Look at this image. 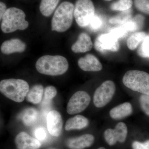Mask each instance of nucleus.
I'll list each match as a JSON object with an SVG mask.
<instances>
[{"instance_id":"f257e3e1","label":"nucleus","mask_w":149,"mask_h":149,"mask_svg":"<svg viewBox=\"0 0 149 149\" xmlns=\"http://www.w3.org/2000/svg\"><path fill=\"white\" fill-rule=\"evenodd\" d=\"M35 67L41 74L57 76L65 73L69 64L67 59L63 56L45 55L38 59Z\"/></svg>"},{"instance_id":"f03ea898","label":"nucleus","mask_w":149,"mask_h":149,"mask_svg":"<svg viewBox=\"0 0 149 149\" xmlns=\"http://www.w3.org/2000/svg\"><path fill=\"white\" fill-rule=\"evenodd\" d=\"M29 91V84L22 79H6L0 82L1 93L16 102H23Z\"/></svg>"},{"instance_id":"7ed1b4c3","label":"nucleus","mask_w":149,"mask_h":149,"mask_svg":"<svg viewBox=\"0 0 149 149\" xmlns=\"http://www.w3.org/2000/svg\"><path fill=\"white\" fill-rule=\"evenodd\" d=\"M74 6L68 1L63 2L56 9L52 20V31L65 32L71 27L74 16Z\"/></svg>"},{"instance_id":"20e7f679","label":"nucleus","mask_w":149,"mask_h":149,"mask_svg":"<svg viewBox=\"0 0 149 149\" xmlns=\"http://www.w3.org/2000/svg\"><path fill=\"white\" fill-rule=\"evenodd\" d=\"M25 17L24 12L20 9L15 7L7 9L2 18V31L5 33H9L27 29L29 23L25 20Z\"/></svg>"},{"instance_id":"39448f33","label":"nucleus","mask_w":149,"mask_h":149,"mask_svg":"<svg viewBox=\"0 0 149 149\" xmlns=\"http://www.w3.org/2000/svg\"><path fill=\"white\" fill-rule=\"evenodd\" d=\"M123 83L132 91L149 95V74L146 72L129 70L123 76Z\"/></svg>"},{"instance_id":"423d86ee","label":"nucleus","mask_w":149,"mask_h":149,"mask_svg":"<svg viewBox=\"0 0 149 149\" xmlns=\"http://www.w3.org/2000/svg\"><path fill=\"white\" fill-rule=\"evenodd\" d=\"M95 15V6L91 0H77L74 6V17L80 27H88Z\"/></svg>"},{"instance_id":"0eeeda50","label":"nucleus","mask_w":149,"mask_h":149,"mask_svg":"<svg viewBox=\"0 0 149 149\" xmlns=\"http://www.w3.org/2000/svg\"><path fill=\"white\" fill-rule=\"evenodd\" d=\"M115 85L111 80H107L97 88L94 93L93 102L95 106L101 108L112 99L115 92Z\"/></svg>"},{"instance_id":"6e6552de","label":"nucleus","mask_w":149,"mask_h":149,"mask_svg":"<svg viewBox=\"0 0 149 149\" xmlns=\"http://www.w3.org/2000/svg\"><path fill=\"white\" fill-rule=\"evenodd\" d=\"M91 101V97L88 93L85 91H77L70 99L67 111L70 115L80 113L87 108Z\"/></svg>"},{"instance_id":"1a4fd4ad","label":"nucleus","mask_w":149,"mask_h":149,"mask_svg":"<svg viewBox=\"0 0 149 149\" xmlns=\"http://www.w3.org/2000/svg\"><path fill=\"white\" fill-rule=\"evenodd\" d=\"M95 48L101 53L117 52L120 49L118 38L111 33L101 34L96 38Z\"/></svg>"},{"instance_id":"9d476101","label":"nucleus","mask_w":149,"mask_h":149,"mask_svg":"<svg viewBox=\"0 0 149 149\" xmlns=\"http://www.w3.org/2000/svg\"><path fill=\"white\" fill-rule=\"evenodd\" d=\"M128 133V129L126 124L123 122H119L114 129H107L104 133L105 140L108 144L112 146L117 142H125Z\"/></svg>"},{"instance_id":"9b49d317","label":"nucleus","mask_w":149,"mask_h":149,"mask_svg":"<svg viewBox=\"0 0 149 149\" xmlns=\"http://www.w3.org/2000/svg\"><path fill=\"white\" fill-rule=\"evenodd\" d=\"M62 118L61 115L55 110L51 111L47 116V127L49 133L52 136L58 137L62 130Z\"/></svg>"},{"instance_id":"f8f14e48","label":"nucleus","mask_w":149,"mask_h":149,"mask_svg":"<svg viewBox=\"0 0 149 149\" xmlns=\"http://www.w3.org/2000/svg\"><path fill=\"white\" fill-rule=\"evenodd\" d=\"M15 142L17 149H39L41 146L40 141L24 132L17 134Z\"/></svg>"},{"instance_id":"ddd939ff","label":"nucleus","mask_w":149,"mask_h":149,"mask_svg":"<svg viewBox=\"0 0 149 149\" xmlns=\"http://www.w3.org/2000/svg\"><path fill=\"white\" fill-rule=\"evenodd\" d=\"M80 69L87 72H98L102 69V65L98 59L92 54H88L78 61Z\"/></svg>"},{"instance_id":"4468645a","label":"nucleus","mask_w":149,"mask_h":149,"mask_svg":"<svg viewBox=\"0 0 149 149\" xmlns=\"http://www.w3.org/2000/svg\"><path fill=\"white\" fill-rule=\"evenodd\" d=\"M94 141L95 138L93 135L86 134L68 139L66 144L68 148L72 149H83L91 146Z\"/></svg>"},{"instance_id":"2eb2a0df","label":"nucleus","mask_w":149,"mask_h":149,"mask_svg":"<svg viewBox=\"0 0 149 149\" xmlns=\"http://www.w3.org/2000/svg\"><path fill=\"white\" fill-rule=\"evenodd\" d=\"M25 43L18 39H13L5 41L1 47V52L5 54H10L15 53H22L26 49Z\"/></svg>"},{"instance_id":"dca6fc26","label":"nucleus","mask_w":149,"mask_h":149,"mask_svg":"<svg viewBox=\"0 0 149 149\" xmlns=\"http://www.w3.org/2000/svg\"><path fill=\"white\" fill-rule=\"evenodd\" d=\"M93 44L90 36L83 32L78 36L77 40L71 47V49L75 53H85L91 51Z\"/></svg>"},{"instance_id":"f3484780","label":"nucleus","mask_w":149,"mask_h":149,"mask_svg":"<svg viewBox=\"0 0 149 149\" xmlns=\"http://www.w3.org/2000/svg\"><path fill=\"white\" fill-rule=\"evenodd\" d=\"M19 118L24 125L29 127L32 126L39 119V111L35 108H27L22 112Z\"/></svg>"},{"instance_id":"a211bd4d","label":"nucleus","mask_w":149,"mask_h":149,"mask_svg":"<svg viewBox=\"0 0 149 149\" xmlns=\"http://www.w3.org/2000/svg\"><path fill=\"white\" fill-rule=\"evenodd\" d=\"M132 112L133 108L131 104L125 102L112 109L110 111V115L113 119L118 120L129 116Z\"/></svg>"},{"instance_id":"6ab92c4d","label":"nucleus","mask_w":149,"mask_h":149,"mask_svg":"<svg viewBox=\"0 0 149 149\" xmlns=\"http://www.w3.org/2000/svg\"><path fill=\"white\" fill-rule=\"evenodd\" d=\"M89 123V120L85 116L76 115L67 120L65 124V129L67 131L80 130L87 127Z\"/></svg>"},{"instance_id":"aec40b11","label":"nucleus","mask_w":149,"mask_h":149,"mask_svg":"<svg viewBox=\"0 0 149 149\" xmlns=\"http://www.w3.org/2000/svg\"><path fill=\"white\" fill-rule=\"evenodd\" d=\"M44 91L42 85L40 84L34 85L27 93L26 100L33 104L40 103L42 101Z\"/></svg>"},{"instance_id":"412c9836","label":"nucleus","mask_w":149,"mask_h":149,"mask_svg":"<svg viewBox=\"0 0 149 149\" xmlns=\"http://www.w3.org/2000/svg\"><path fill=\"white\" fill-rule=\"evenodd\" d=\"M60 0H41L40 10L41 13L45 17L50 16L56 9Z\"/></svg>"},{"instance_id":"4be33fe9","label":"nucleus","mask_w":149,"mask_h":149,"mask_svg":"<svg viewBox=\"0 0 149 149\" xmlns=\"http://www.w3.org/2000/svg\"><path fill=\"white\" fill-rule=\"evenodd\" d=\"M147 37V34L144 32H135L128 37L127 45L130 50H134L138 47L139 44L143 42Z\"/></svg>"},{"instance_id":"5701e85b","label":"nucleus","mask_w":149,"mask_h":149,"mask_svg":"<svg viewBox=\"0 0 149 149\" xmlns=\"http://www.w3.org/2000/svg\"><path fill=\"white\" fill-rule=\"evenodd\" d=\"M132 12L131 9L122 11L121 13L111 17L109 22L111 24H123L130 20L132 17Z\"/></svg>"},{"instance_id":"b1692460","label":"nucleus","mask_w":149,"mask_h":149,"mask_svg":"<svg viewBox=\"0 0 149 149\" xmlns=\"http://www.w3.org/2000/svg\"><path fill=\"white\" fill-rule=\"evenodd\" d=\"M133 4L132 0H118L112 4L110 8L112 10L124 11L130 9Z\"/></svg>"},{"instance_id":"393cba45","label":"nucleus","mask_w":149,"mask_h":149,"mask_svg":"<svg viewBox=\"0 0 149 149\" xmlns=\"http://www.w3.org/2000/svg\"><path fill=\"white\" fill-rule=\"evenodd\" d=\"M134 5L138 10L149 15V0H134Z\"/></svg>"},{"instance_id":"a878e982","label":"nucleus","mask_w":149,"mask_h":149,"mask_svg":"<svg viewBox=\"0 0 149 149\" xmlns=\"http://www.w3.org/2000/svg\"><path fill=\"white\" fill-rule=\"evenodd\" d=\"M139 54L143 57L149 58V36H147L142 42Z\"/></svg>"},{"instance_id":"bb28decb","label":"nucleus","mask_w":149,"mask_h":149,"mask_svg":"<svg viewBox=\"0 0 149 149\" xmlns=\"http://www.w3.org/2000/svg\"><path fill=\"white\" fill-rule=\"evenodd\" d=\"M141 109L149 116V95L142 94L139 98Z\"/></svg>"},{"instance_id":"cd10ccee","label":"nucleus","mask_w":149,"mask_h":149,"mask_svg":"<svg viewBox=\"0 0 149 149\" xmlns=\"http://www.w3.org/2000/svg\"><path fill=\"white\" fill-rule=\"evenodd\" d=\"M57 93L56 89L54 86H47L45 89L44 99L47 101L51 100L56 97Z\"/></svg>"},{"instance_id":"c85d7f7f","label":"nucleus","mask_w":149,"mask_h":149,"mask_svg":"<svg viewBox=\"0 0 149 149\" xmlns=\"http://www.w3.org/2000/svg\"><path fill=\"white\" fill-rule=\"evenodd\" d=\"M102 25L101 19L98 16L95 15L88 26L92 31L95 32L100 29Z\"/></svg>"},{"instance_id":"c756f323","label":"nucleus","mask_w":149,"mask_h":149,"mask_svg":"<svg viewBox=\"0 0 149 149\" xmlns=\"http://www.w3.org/2000/svg\"><path fill=\"white\" fill-rule=\"evenodd\" d=\"M133 149H149V140L143 143L134 141L132 145Z\"/></svg>"},{"instance_id":"7c9ffc66","label":"nucleus","mask_w":149,"mask_h":149,"mask_svg":"<svg viewBox=\"0 0 149 149\" xmlns=\"http://www.w3.org/2000/svg\"><path fill=\"white\" fill-rule=\"evenodd\" d=\"M35 136L38 140L43 141L47 137V133L44 128H39L35 130Z\"/></svg>"},{"instance_id":"2f4dec72","label":"nucleus","mask_w":149,"mask_h":149,"mask_svg":"<svg viewBox=\"0 0 149 149\" xmlns=\"http://www.w3.org/2000/svg\"><path fill=\"white\" fill-rule=\"evenodd\" d=\"M7 8L5 4L1 2L0 3V19L1 20L3 16L6 11Z\"/></svg>"},{"instance_id":"473e14b6","label":"nucleus","mask_w":149,"mask_h":149,"mask_svg":"<svg viewBox=\"0 0 149 149\" xmlns=\"http://www.w3.org/2000/svg\"><path fill=\"white\" fill-rule=\"evenodd\" d=\"M97 149H106L104 148H103V147H100V148H99Z\"/></svg>"},{"instance_id":"72a5a7b5","label":"nucleus","mask_w":149,"mask_h":149,"mask_svg":"<svg viewBox=\"0 0 149 149\" xmlns=\"http://www.w3.org/2000/svg\"><path fill=\"white\" fill-rule=\"evenodd\" d=\"M105 1H112V0H104Z\"/></svg>"},{"instance_id":"f704fd0d","label":"nucleus","mask_w":149,"mask_h":149,"mask_svg":"<svg viewBox=\"0 0 149 149\" xmlns=\"http://www.w3.org/2000/svg\"></svg>"}]
</instances>
